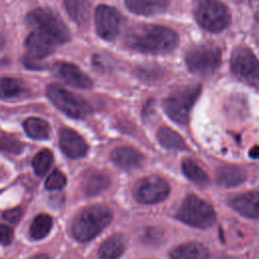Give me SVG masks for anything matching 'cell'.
Here are the masks:
<instances>
[{"label": "cell", "mask_w": 259, "mask_h": 259, "mask_svg": "<svg viewBox=\"0 0 259 259\" xmlns=\"http://www.w3.org/2000/svg\"><path fill=\"white\" fill-rule=\"evenodd\" d=\"M172 259H207V249L199 243L182 244L170 251Z\"/></svg>", "instance_id": "obj_20"}, {"label": "cell", "mask_w": 259, "mask_h": 259, "mask_svg": "<svg viewBox=\"0 0 259 259\" xmlns=\"http://www.w3.org/2000/svg\"><path fill=\"white\" fill-rule=\"evenodd\" d=\"M97 34L106 40H113L119 33L121 17L118 11L107 5H99L94 15Z\"/></svg>", "instance_id": "obj_12"}, {"label": "cell", "mask_w": 259, "mask_h": 259, "mask_svg": "<svg viewBox=\"0 0 259 259\" xmlns=\"http://www.w3.org/2000/svg\"><path fill=\"white\" fill-rule=\"evenodd\" d=\"M54 71L60 79L75 88L88 89L92 86L91 79L74 64L59 62L55 64Z\"/></svg>", "instance_id": "obj_13"}, {"label": "cell", "mask_w": 259, "mask_h": 259, "mask_svg": "<svg viewBox=\"0 0 259 259\" xmlns=\"http://www.w3.org/2000/svg\"><path fill=\"white\" fill-rule=\"evenodd\" d=\"M189 71L200 77L211 76L222 62L221 50L212 45H200L191 48L185 56Z\"/></svg>", "instance_id": "obj_5"}, {"label": "cell", "mask_w": 259, "mask_h": 259, "mask_svg": "<svg viewBox=\"0 0 259 259\" xmlns=\"http://www.w3.org/2000/svg\"><path fill=\"white\" fill-rule=\"evenodd\" d=\"M20 217H21V210L18 207L5 210L2 213V218L9 223H16L20 219Z\"/></svg>", "instance_id": "obj_33"}, {"label": "cell", "mask_w": 259, "mask_h": 259, "mask_svg": "<svg viewBox=\"0 0 259 259\" xmlns=\"http://www.w3.org/2000/svg\"><path fill=\"white\" fill-rule=\"evenodd\" d=\"M64 7L76 23L84 24L87 22L90 15L88 0H64Z\"/></svg>", "instance_id": "obj_22"}, {"label": "cell", "mask_w": 259, "mask_h": 259, "mask_svg": "<svg viewBox=\"0 0 259 259\" xmlns=\"http://www.w3.org/2000/svg\"><path fill=\"white\" fill-rule=\"evenodd\" d=\"M60 147L70 158H81L86 155L88 146L85 140L71 128H62L60 132Z\"/></svg>", "instance_id": "obj_14"}, {"label": "cell", "mask_w": 259, "mask_h": 259, "mask_svg": "<svg viewBox=\"0 0 259 259\" xmlns=\"http://www.w3.org/2000/svg\"><path fill=\"white\" fill-rule=\"evenodd\" d=\"M137 75L139 78L147 81L156 80L158 78H161L162 71L160 68H157L155 66H145L138 68Z\"/></svg>", "instance_id": "obj_31"}, {"label": "cell", "mask_w": 259, "mask_h": 259, "mask_svg": "<svg viewBox=\"0 0 259 259\" xmlns=\"http://www.w3.org/2000/svg\"><path fill=\"white\" fill-rule=\"evenodd\" d=\"M193 10L197 23L210 32H220L231 22V13L220 0H195Z\"/></svg>", "instance_id": "obj_4"}, {"label": "cell", "mask_w": 259, "mask_h": 259, "mask_svg": "<svg viewBox=\"0 0 259 259\" xmlns=\"http://www.w3.org/2000/svg\"><path fill=\"white\" fill-rule=\"evenodd\" d=\"M250 156L253 158H258L259 157V147H254L250 151Z\"/></svg>", "instance_id": "obj_35"}, {"label": "cell", "mask_w": 259, "mask_h": 259, "mask_svg": "<svg viewBox=\"0 0 259 259\" xmlns=\"http://www.w3.org/2000/svg\"><path fill=\"white\" fill-rule=\"evenodd\" d=\"M177 33L166 26L156 24H138L132 27L124 38L125 45L144 54H167L178 45Z\"/></svg>", "instance_id": "obj_1"}, {"label": "cell", "mask_w": 259, "mask_h": 259, "mask_svg": "<svg viewBox=\"0 0 259 259\" xmlns=\"http://www.w3.org/2000/svg\"><path fill=\"white\" fill-rule=\"evenodd\" d=\"M170 192L166 180L158 176H148L139 180L134 187V196L143 204H153L164 200Z\"/></svg>", "instance_id": "obj_10"}, {"label": "cell", "mask_w": 259, "mask_h": 259, "mask_svg": "<svg viewBox=\"0 0 259 259\" xmlns=\"http://www.w3.org/2000/svg\"><path fill=\"white\" fill-rule=\"evenodd\" d=\"M176 218L189 226L205 229L214 223L215 212L212 206L206 201L196 195L190 194L183 200Z\"/></svg>", "instance_id": "obj_6"}, {"label": "cell", "mask_w": 259, "mask_h": 259, "mask_svg": "<svg viewBox=\"0 0 259 259\" xmlns=\"http://www.w3.org/2000/svg\"><path fill=\"white\" fill-rule=\"evenodd\" d=\"M181 167L184 175L195 184L204 186L208 183L207 174L192 159H189V158L184 159L182 161Z\"/></svg>", "instance_id": "obj_25"}, {"label": "cell", "mask_w": 259, "mask_h": 259, "mask_svg": "<svg viewBox=\"0 0 259 259\" xmlns=\"http://www.w3.org/2000/svg\"><path fill=\"white\" fill-rule=\"evenodd\" d=\"M125 6L139 15H154L166 10L168 0H124Z\"/></svg>", "instance_id": "obj_18"}, {"label": "cell", "mask_w": 259, "mask_h": 259, "mask_svg": "<svg viewBox=\"0 0 259 259\" xmlns=\"http://www.w3.org/2000/svg\"><path fill=\"white\" fill-rule=\"evenodd\" d=\"M53 160H54V156L50 150L44 149L39 151L33 157V160H32V167L35 174L38 176L45 175L50 169V167L52 166Z\"/></svg>", "instance_id": "obj_27"}, {"label": "cell", "mask_w": 259, "mask_h": 259, "mask_svg": "<svg viewBox=\"0 0 259 259\" xmlns=\"http://www.w3.org/2000/svg\"><path fill=\"white\" fill-rule=\"evenodd\" d=\"M112 213L103 204L86 207L77 214L72 225V234L79 242H87L95 238L111 222Z\"/></svg>", "instance_id": "obj_2"}, {"label": "cell", "mask_w": 259, "mask_h": 259, "mask_svg": "<svg viewBox=\"0 0 259 259\" xmlns=\"http://www.w3.org/2000/svg\"><path fill=\"white\" fill-rule=\"evenodd\" d=\"M157 138L160 144L167 149L180 151H185L188 149L183 138L170 127L162 126L161 128H159L157 133Z\"/></svg>", "instance_id": "obj_23"}, {"label": "cell", "mask_w": 259, "mask_h": 259, "mask_svg": "<svg viewBox=\"0 0 259 259\" xmlns=\"http://www.w3.org/2000/svg\"><path fill=\"white\" fill-rule=\"evenodd\" d=\"M26 135L35 140H46L50 137L49 123L39 117H28L23 122Z\"/></svg>", "instance_id": "obj_24"}, {"label": "cell", "mask_w": 259, "mask_h": 259, "mask_svg": "<svg viewBox=\"0 0 259 259\" xmlns=\"http://www.w3.org/2000/svg\"><path fill=\"white\" fill-rule=\"evenodd\" d=\"M31 259H49V257L46 254H37L34 257H32Z\"/></svg>", "instance_id": "obj_36"}, {"label": "cell", "mask_w": 259, "mask_h": 259, "mask_svg": "<svg viewBox=\"0 0 259 259\" xmlns=\"http://www.w3.org/2000/svg\"><path fill=\"white\" fill-rule=\"evenodd\" d=\"M67 182L66 176L59 170L53 171L49 177L46 180V187L50 190H56V189H61L65 186Z\"/></svg>", "instance_id": "obj_29"}, {"label": "cell", "mask_w": 259, "mask_h": 259, "mask_svg": "<svg viewBox=\"0 0 259 259\" xmlns=\"http://www.w3.org/2000/svg\"><path fill=\"white\" fill-rule=\"evenodd\" d=\"M217 182L224 187H234L246 179V173L237 166H222L217 170Z\"/></svg>", "instance_id": "obj_19"}, {"label": "cell", "mask_w": 259, "mask_h": 259, "mask_svg": "<svg viewBox=\"0 0 259 259\" xmlns=\"http://www.w3.org/2000/svg\"><path fill=\"white\" fill-rule=\"evenodd\" d=\"M26 24L35 30L44 31L58 40L60 45L70 39V32L61 17L49 8H37L26 15Z\"/></svg>", "instance_id": "obj_7"}, {"label": "cell", "mask_w": 259, "mask_h": 259, "mask_svg": "<svg viewBox=\"0 0 259 259\" xmlns=\"http://www.w3.org/2000/svg\"><path fill=\"white\" fill-rule=\"evenodd\" d=\"M162 237H163V233L159 229H155V228H150L146 230L144 234L145 242H147L148 244H156L161 241Z\"/></svg>", "instance_id": "obj_32"}, {"label": "cell", "mask_w": 259, "mask_h": 259, "mask_svg": "<svg viewBox=\"0 0 259 259\" xmlns=\"http://www.w3.org/2000/svg\"><path fill=\"white\" fill-rule=\"evenodd\" d=\"M200 92V84L183 86L171 92L163 100V108L166 114L175 122L185 124Z\"/></svg>", "instance_id": "obj_3"}, {"label": "cell", "mask_w": 259, "mask_h": 259, "mask_svg": "<svg viewBox=\"0 0 259 259\" xmlns=\"http://www.w3.org/2000/svg\"><path fill=\"white\" fill-rule=\"evenodd\" d=\"M46 93L48 98L58 109L72 118H84L90 111L89 105L83 98L59 85H49L46 89Z\"/></svg>", "instance_id": "obj_8"}, {"label": "cell", "mask_w": 259, "mask_h": 259, "mask_svg": "<svg viewBox=\"0 0 259 259\" xmlns=\"http://www.w3.org/2000/svg\"><path fill=\"white\" fill-rule=\"evenodd\" d=\"M111 160L118 167L131 170L143 164L144 156L132 147H118L111 152Z\"/></svg>", "instance_id": "obj_16"}, {"label": "cell", "mask_w": 259, "mask_h": 259, "mask_svg": "<svg viewBox=\"0 0 259 259\" xmlns=\"http://www.w3.org/2000/svg\"><path fill=\"white\" fill-rule=\"evenodd\" d=\"M1 149H2V151L7 152V153L19 154L23 149V145L19 141L15 140L9 136H6L5 134H2Z\"/></svg>", "instance_id": "obj_30"}, {"label": "cell", "mask_w": 259, "mask_h": 259, "mask_svg": "<svg viewBox=\"0 0 259 259\" xmlns=\"http://www.w3.org/2000/svg\"><path fill=\"white\" fill-rule=\"evenodd\" d=\"M231 70L240 80L259 88V60L249 48L238 47L233 51Z\"/></svg>", "instance_id": "obj_9"}, {"label": "cell", "mask_w": 259, "mask_h": 259, "mask_svg": "<svg viewBox=\"0 0 259 259\" xmlns=\"http://www.w3.org/2000/svg\"><path fill=\"white\" fill-rule=\"evenodd\" d=\"M23 93L24 88L18 80L10 77H3L1 79V97L3 99L17 97Z\"/></svg>", "instance_id": "obj_28"}, {"label": "cell", "mask_w": 259, "mask_h": 259, "mask_svg": "<svg viewBox=\"0 0 259 259\" xmlns=\"http://www.w3.org/2000/svg\"><path fill=\"white\" fill-rule=\"evenodd\" d=\"M53 226V220L49 214L40 213L36 215L29 228L30 236L34 240H40L44 239L51 231Z\"/></svg>", "instance_id": "obj_26"}, {"label": "cell", "mask_w": 259, "mask_h": 259, "mask_svg": "<svg viewBox=\"0 0 259 259\" xmlns=\"http://www.w3.org/2000/svg\"><path fill=\"white\" fill-rule=\"evenodd\" d=\"M59 45L60 44L58 42V40L54 38L52 35L44 31L33 29L32 32L28 34L24 41V46L27 53V58L25 59L26 65L30 63L28 67L32 68L35 60L46 58L49 55L53 54L56 47Z\"/></svg>", "instance_id": "obj_11"}, {"label": "cell", "mask_w": 259, "mask_h": 259, "mask_svg": "<svg viewBox=\"0 0 259 259\" xmlns=\"http://www.w3.org/2000/svg\"><path fill=\"white\" fill-rule=\"evenodd\" d=\"M0 234H1V243H2V245L10 244V242L12 241V238H13L12 230L7 226L2 225L1 230H0Z\"/></svg>", "instance_id": "obj_34"}, {"label": "cell", "mask_w": 259, "mask_h": 259, "mask_svg": "<svg viewBox=\"0 0 259 259\" xmlns=\"http://www.w3.org/2000/svg\"><path fill=\"white\" fill-rule=\"evenodd\" d=\"M231 206L244 217L259 219V192H247L233 197Z\"/></svg>", "instance_id": "obj_15"}, {"label": "cell", "mask_w": 259, "mask_h": 259, "mask_svg": "<svg viewBox=\"0 0 259 259\" xmlns=\"http://www.w3.org/2000/svg\"><path fill=\"white\" fill-rule=\"evenodd\" d=\"M110 184L109 176L100 170L88 171L83 177L81 186L85 194L96 195L106 189Z\"/></svg>", "instance_id": "obj_17"}, {"label": "cell", "mask_w": 259, "mask_h": 259, "mask_svg": "<svg viewBox=\"0 0 259 259\" xmlns=\"http://www.w3.org/2000/svg\"><path fill=\"white\" fill-rule=\"evenodd\" d=\"M125 242L121 235H112L100 246L98 256L100 259H117L122 254Z\"/></svg>", "instance_id": "obj_21"}]
</instances>
